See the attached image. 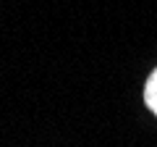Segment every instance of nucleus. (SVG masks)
<instances>
[{
  "mask_svg": "<svg viewBox=\"0 0 157 147\" xmlns=\"http://www.w3.org/2000/svg\"><path fill=\"white\" fill-rule=\"evenodd\" d=\"M144 100H147V105H149L152 110L157 113V68L152 71L149 81H147V89H144Z\"/></svg>",
  "mask_w": 157,
  "mask_h": 147,
  "instance_id": "1",
  "label": "nucleus"
}]
</instances>
